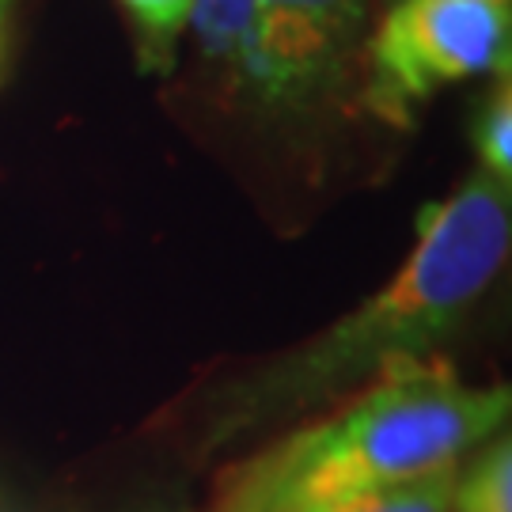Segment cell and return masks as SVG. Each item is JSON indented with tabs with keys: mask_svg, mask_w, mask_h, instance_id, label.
I'll list each match as a JSON object with an SVG mask.
<instances>
[{
	"mask_svg": "<svg viewBox=\"0 0 512 512\" xmlns=\"http://www.w3.org/2000/svg\"><path fill=\"white\" fill-rule=\"evenodd\" d=\"M512 186L475 171L418 213L414 251L380 293L220 391L209 448L308 414L395 365L429 361L505 270Z\"/></svg>",
	"mask_w": 512,
	"mask_h": 512,
	"instance_id": "cell-1",
	"label": "cell"
},
{
	"mask_svg": "<svg viewBox=\"0 0 512 512\" xmlns=\"http://www.w3.org/2000/svg\"><path fill=\"white\" fill-rule=\"evenodd\" d=\"M509 410L505 384H467L437 357L395 365L334 414L247 459L213 512L342 509L459 463L505 429Z\"/></svg>",
	"mask_w": 512,
	"mask_h": 512,
	"instance_id": "cell-2",
	"label": "cell"
},
{
	"mask_svg": "<svg viewBox=\"0 0 512 512\" xmlns=\"http://www.w3.org/2000/svg\"><path fill=\"white\" fill-rule=\"evenodd\" d=\"M368 0H194L190 27L224 84L258 110H308L342 80Z\"/></svg>",
	"mask_w": 512,
	"mask_h": 512,
	"instance_id": "cell-3",
	"label": "cell"
},
{
	"mask_svg": "<svg viewBox=\"0 0 512 512\" xmlns=\"http://www.w3.org/2000/svg\"><path fill=\"white\" fill-rule=\"evenodd\" d=\"M512 0H391L368 46V107L406 126L437 92L501 76L509 80Z\"/></svg>",
	"mask_w": 512,
	"mask_h": 512,
	"instance_id": "cell-4",
	"label": "cell"
},
{
	"mask_svg": "<svg viewBox=\"0 0 512 512\" xmlns=\"http://www.w3.org/2000/svg\"><path fill=\"white\" fill-rule=\"evenodd\" d=\"M452 512H512V440L505 429L478 444L471 463L459 459Z\"/></svg>",
	"mask_w": 512,
	"mask_h": 512,
	"instance_id": "cell-5",
	"label": "cell"
},
{
	"mask_svg": "<svg viewBox=\"0 0 512 512\" xmlns=\"http://www.w3.org/2000/svg\"><path fill=\"white\" fill-rule=\"evenodd\" d=\"M471 141L478 148V171L512 186V92L509 80H497L482 95L471 122Z\"/></svg>",
	"mask_w": 512,
	"mask_h": 512,
	"instance_id": "cell-6",
	"label": "cell"
},
{
	"mask_svg": "<svg viewBox=\"0 0 512 512\" xmlns=\"http://www.w3.org/2000/svg\"><path fill=\"white\" fill-rule=\"evenodd\" d=\"M122 8L137 23L141 61L148 69L167 73L171 61H175V46H179L183 31L190 27L194 0H122Z\"/></svg>",
	"mask_w": 512,
	"mask_h": 512,
	"instance_id": "cell-7",
	"label": "cell"
},
{
	"mask_svg": "<svg viewBox=\"0 0 512 512\" xmlns=\"http://www.w3.org/2000/svg\"><path fill=\"white\" fill-rule=\"evenodd\" d=\"M456 467H440L429 475L403 482V486H391L384 494L361 497V501H349L342 509L330 512H452V486H456Z\"/></svg>",
	"mask_w": 512,
	"mask_h": 512,
	"instance_id": "cell-8",
	"label": "cell"
},
{
	"mask_svg": "<svg viewBox=\"0 0 512 512\" xmlns=\"http://www.w3.org/2000/svg\"><path fill=\"white\" fill-rule=\"evenodd\" d=\"M12 4H16V0H0V57H4V42H8V23H12Z\"/></svg>",
	"mask_w": 512,
	"mask_h": 512,
	"instance_id": "cell-9",
	"label": "cell"
}]
</instances>
